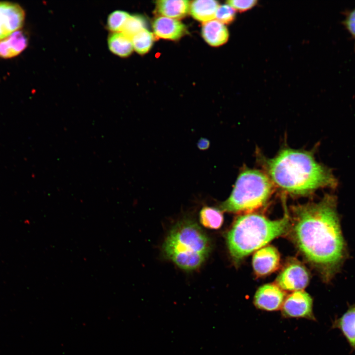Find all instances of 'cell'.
<instances>
[{
  "mask_svg": "<svg viewBox=\"0 0 355 355\" xmlns=\"http://www.w3.org/2000/svg\"><path fill=\"white\" fill-rule=\"evenodd\" d=\"M190 1L186 0H160L156 2V12L161 16L174 19L186 16L190 10Z\"/></svg>",
  "mask_w": 355,
  "mask_h": 355,
  "instance_id": "14",
  "label": "cell"
},
{
  "mask_svg": "<svg viewBox=\"0 0 355 355\" xmlns=\"http://www.w3.org/2000/svg\"><path fill=\"white\" fill-rule=\"evenodd\" d=\"M201 224L205 227L211 229H218L222 226L224 217L222 213L216 208L204 206L199 213Z\"/></svg>",
  "mask_w": 355,
  "mask_h": 355,
  "instance_id": "18",
  "label": "cell"
},
{
  "mask_svg": "<svg viewBox=\"0 0 355 355\" xmlns=\"http://www.w3.org/2000/svg\"><path fill=\"white\" fill-rule=\"evenodd\" d=\"M289 218L271 220L258 214L239 216L226 235L230 254L236 262L289 229Z\"/></svg>",
  "mask_w": 355,
  "mask_h": 355,
  "instance_id": "3",
  "label": "cell"
},
{
  "mask_svg": "<svg viewBox=\"0 0 355 355\" xmlns=\"http://www.w3.org/2000/svg\"><path fill=\"white\" fill-rule=\"evenodd\" d=\"M309 279L305 267L298 262L292 261L284 268L277 278L276 283L282 290L295 291L306 287Z\"/></svg>",
  "mask_w": 355,
  "mask_h": 355,
  "instance_id": "6",
  "label": "cell"
},
{
  "mask_svg": "<svg viewBox=\"0 0 355 355\" xmlns=\"http://www.w3.org/2000/svg\"><path fill=\"white\" fill-rule=\"evenodd\" d=\"M162 248L165 256L179 268L192 271L199 268L208 258L211 244L195 222L183 220L170 230Z\"/></svg>",
  "mask_w": 355,
  "mask_h": 355,
  "instance_id": "4",
  "label": "cell"
},
{
  "mask_svg": "<svg viewBox=\"0 0 355 355\" xmlns=\"http://www.w3.org/2000/svg\"><path fill=\"white\" fill-rule=\"evenodd\" d=\"M266 170L273 184L293 195H308L319 188L337 185L331 170L307 151L283 149L268 160Z\"/></svg>",
  "mask_w": 355,
  "mask_h": 355,
  "instance_id": "2",
  "label": "cell"
},
{
  "mask_svg": "<svg viewBox=\"0 0 355 355\" xmlns=\"http://www.w3.org/2000/svg\"><path fill=\"white\" fill-rule=\"evenodd\" d=\"M235 14L236 10L227 3L218 6L215 18L223 24H229L234 20Z\"/></svg>",
  "mask_w": 355,
  "mask_h": 355,
  "instance_id": "22",
  "label": "cell"
},
{
  "mask_svg": "<svg viewBox=\"0 0 355 355\" xmlns=\"http://www.w3.org/2000/svg\"><path fill=\"white\" fill-rule=\"evenodd\" d=\"M343 25L355 40V8L347 13Z\"/></svg>",
  "mask_w": 355,
  "mask_h": 355,
  "instance_id": "24",
  "label": "cell"
},
{
  "mask_svg": "<svg viewBox=\"0 0 355 355\" xmlns=\"http://www.w3.org/2000/svg\"><path fill=\"white\" fill-rule=\"evenodd\" d=\"M155 39L153 33L143 29L131 38L133 49L139 54H144L150 49Z\"/></svg>",
  "mask_w": 355,
  "mask_h": 355,
  "instance_id": "19",
  "label": "cell"
},
{
  "mask_svg": "<svg viewBox=\"0 0 355 355\" xmlns=\"http://www.w3.org/2000/svg\"><path fill=\"white\" fill-rule=\"evenodd\" d=\"M219 6L214 0H196L190 1L189 12L196 20L206 22L215 18L216 10Z\"/></svg>",
  "mask_w": 355,
  "mask_h": 355,
  "instance_id": "16",
  "label": "cell"
},
{
  "mask_svg": "<svg viewBox=\"0 0 355 355\" xmlns=\"http://www.w3.org/2000/svg\"><path fill=\"white\" fill-rule=\"evenodd\" d=\"M332 327L342 332L350 347L355 351V304L349 306L343 315L336 318Z\"/></svg>",
  "mask_w": 355,
  "mask_h": 355,
  "instance_id": "15",
  "label": "cell"
},
{
  "mask_svg": "<svg viewBox=\"0 0 355 355\" xmlns=\"http://www.w3.org/2000/svg\"><path fill=\"white\" fill-rule=\"evenodd\" d=\"M293 211L292 234L297 246L329 280L339 268L345 250L336 198L326 195L318 203L296 206Z\"/></svg>",
  "mask_w": 355,
  "mask_h": 355,
  "instance_id": "1",
  "label": "cell"
},
{
  "mask_svg": "<svg viewBox=\"0 0 355 355\" xmlns=\"http://www.w3.org/2000/svg\"><path fill=\"white\" fill-rule=\"evenodd\" d=\"M130 16L128 13L122 10L111 12L107 18L106 28L112 33L121 32Z\"/></svg>",
  "mask_w": 355,
  "mask_h": 355,
  "instance_id": "21",
  "label": "cell"
},
{
  "mask_svg": "<svg viewBox=\"0 0 355 355\" xmlns=\"http://www.w3.org/2000/svg\"><path fill=\"white\" fill-rule=\"evenodd\" d=\"M198 147L201 150H205L209 146V141L206 139L202 138L198 142Z\"/></svg>",
  "mask_w": 355,
  "mask_h": 355,
  "instance_id": "25",
  "label": "cell"
},
{
  "mask_svg": "<svg viewBox=\"0 0 355 355\" xmlns=\"http://www.w3.org/2000/svg\"><path fill=\"white\" fill-rule=\"evenodd\" d=\"M202 35L205 41L214 47L224 44L229 37L228 31L226 26L216 19L203 23Z\"/></svg>",
  "mask_w": 355,
  "mask_h": 355,
  "instance_id": "13",
  "label": "cell"
},
{
  "mask_svg": "<svg viewBox=\"0 0 355 355\" xmlns=\"http://www.w3.org/2000/svg\"><path fill=\"white\" fill-rule=\"evenodd\" d=\"M313 299L303 290L295 291L285 298L282 313L286 318H302L315 320Z\"/></svg>",
  "mask_w": 355,
  "mask_h": 355,
  "instance_id": "7",
  "label": "cell"
},
{
  "mask_svg": "<svg viewBox=\"0 0 355 355\" xmlns=\"http://www.w3.org/2000/svg\"><path fill=\"white\" fill-rule=\"evenodd\" d=\"M27 35L17 31L4 39L0 40V57L9 59L19 55L27 47Z\"/></svg>",
  "mask_w": 355,
  "mask_h": 355,
  "instance_id": "12",
  "label": "cell"
},
{
  "mask_svg": "<svg viewBox=\"0 0 355 355\" xmlns=\"http://www.w3.org/2000/svg\"><path fill=\"white\" fill-rule=\"evenodd\" d=\"M25 19V11L19 4L0 1V40L19 31Z\"/></svg>",
  "mask_w": 355,
  "mask_h": 355,
  "instance_id": "8",
  "label": "cell"
},
{
  "mask_svg": "<svg viewBox=\"0 0 355 355\" xmlns=\"http://www.w3.org/2000/svg\"><path fill=\"white\" fill-rule=\"evenodd\" d=\"M285 297V293L277 285L266 284L257 290L253 302L260 310L275 311L282 308Z\"/></svg>",
  "mask_w": 355,
  "mask_h": 355,
  "instance_id": "9",
  "label": "cell"
},
{
  "mask_svg": "<svg viewBox=\"0 0 355 355\" xmlns=\"http://www.w3.org/2000/svg\"><path fill=\"white\" fill-rule=\"evenodd\" d=\"M273 183L263 172L245 169L239 175L233 190L220 205L222 210L231 213L251 212L263 206L273 190Z\"/></svg>",
  "mask_w": 355,
  "mask_h": 355,
  "instance_id": "5",
  "label": "cell"
},
{
  "mask_svg": "<svg viewBox=\"0 0 355 355\" xmlns=\"http://www.w3.org/2000/svg\"><path fill=\"white\" fill-rule=\"evenodd\" d=\"M146 21L142 16L136 15H130L121 32L131 39L136 34L146 29Z\"/></svg>",
  "mask_w": 355,
  "mask_h": 355,
  "instance_id": "20",
  "label": "cell"
},
{
  "mask_svg": "<svg viewBox=\"0 0 355 355\" xmlns=\"http://www.w3.org/2000/svg\"><path fill=\"white\" fill-rule=\"evenodd\" d=\"M227 2L235 10L243 12L254 6L257 1L254 0H231L227 1Z\"/></svg>",
  "mask_w": 355,
  "mask_h": 355,
  "instance_id": "23",
  "label": "cell"
},
{
  "mask_svg": "<svg viewBox=\"0 0 355 355\" xmlns=\"http://www.w3.org/2000/svg\"><path fill=\"white\" fill-rule=\"evenodd\" d=\"M155 38L178 40L187 32L186 26L178 20L163 16L157 17L152 24Z\"/></svg>",
  "mask_w": 355,
  "mask_h": 355,
  "instance_id": "11",
  "label": "cell"
},
{
  "mask_svg": "<svg viewBox=\"0 0 355 355\" xmlns=\"http://www.w3.org/2000/svg\"><path fill=\"white\" fill-rule=\"evenodd\" d=\"M107 44L110 51L121 57H127L133 52L131 39L122 32L111 33L107 39Z\"/></svg>",
  "mask_w": 355,
  "mask_h": 355,
  "instance_id": "17",
  "label": "cell"
},
{
  "mask_svg": "<svg viewBox=\"0 0 355 355\" xmlns=\"http://www.w3.org/2000/svg\"><path fill=\"white\" fill-rule=\"evenodd\" d=\"M280 254L273 246H267L257 250L253 254L252 266L258 276H266L275 271L280 265Z\"/></svg>",
  "mask_w": 355,
  "mask_h": 355,
  "instance_id": "10",
  "label": "cell"
}]
</instances>
